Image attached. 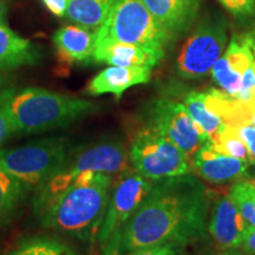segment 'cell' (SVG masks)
I'll return each mask as SVG.
<instances>
[{"mask_svg": "<svg viewBox=\"0 0 255 255\" xmlns=\"http://www.w3.org/2000/svg\"><path fill=\"white\" fill-rule=\"evenodd\" d=\"M208 191L193 175L152 182L131 218L103 245V252H127L162 245L184 247L205 237Z\"/></svg>", "mask_w": 255, "mask_h": 255, "instance_id": "1", "label": "cell"}, {"mask_svg": "<svg viewBox=\"0 0 255 255\" xmlns=\"http://www.w3.org/2000/svg\"><path fill=\"white\" fill-rule=\"evenodd\" d=\"M111 186L113 175L85 174L44 210L40 225L82 241L97 240Z\"/></svg>", "mask_w": 255, "mask_h": 255, "instance_id": "2", "label": "cell"}, {"mask_svg": "<svg viewBox=\"0 0 255 255\" xmlns=\"http://www.w3.org/2000/svg\"><path fill=\"white\" fill-rule=\"evenodd\" d=\"M4 111L13 133L25 135L68 127L94 113L90 101L41 88H6L0 94Z\"/></svg>", "mask_w": 255, "mask_h": 255, "instance_id": "3", "label": "cell"}, {"mask_svg": "<svg viewBox=\"0 0 255 255\" xmlns=\"http://www.w3.org/2000/svg\"><path fill=\"white\" fill-rule=\"evenodd\" d=\"M128 161L129 154L120 142H101L70 149L62 164L34 190V214L39 218L57 196L85 174H121L129 168Z\"/></svg>", "mask_w": 255, "mask_h": 255, "instance_id": "4", "label": "cell"}, {"mask_svg": "<svg viewBox=\"0 0 255 255\" xmlns=\"http://www.w3.org/2000/svg\"><path fill=\"white\" fill-rule=\"evenodd\" d=\"M171 39L142 0H114L107 19L97 31V41H121L161 50Z\"/></svg>", "mask_w": 255, "mask_h": 255, "instance_id": "5", "label": "cell"}, {"mask_svg": "<svg viewBox=\"0 0 255 255\" xmlns=\"http://www.w3.org/2000/svg\"><path fill=\"white\" fill-rule=\"evenodd\" d=\"M69 150L68 141L59 137L0 149V168L17 178L27 191L36 190L62 164Z\"/></svg>", "mask_w": 255, "mask_h": 255, "instance_id": "6", "label": "cell"}, {"mask_svg": "<svg viewBox=\"0 0 255 255\" xmlns=\"http://www.w3.org/2000/svg\"><path fill=\"white\" fill-rule=\"evenodd\" d=\"M129 161L133 170L151 181L182 176L189 171L187 155L150 124L132 137Z\"/></svg>", "mask_w": 255, "mask_h": 255, "instance_id": "7", "label": "cell"}, {"mask_svg": "<svg viewBox=\"0 0 255 255\" xmlns=\"http://www.w3.org/2000/svg\"><path fill=\"white\" fill-rule=\"evenodd\" d=\"M152 182L130 168L119 174L111 186L107 210L98 233L97 241L102 246L139 208L150 191Z\"/></svg>", "mask_w": 255, "mask_h": 255, "instance_id": "8", "label": "cell"}, {"mask_svg": "<svg viewBox=\"0 0 255 255\" xmlns=\"http://www.w3.org/2000/svg\"><path fill=\"white\" fill-rule=\"evenodd\" d=\"M227 34L219 23H207L197 27L183 44L176 60V70L186 79H201L212 71L222 56Z\"/></svg>", "mask_w": 255, "mask_h": 255, "instance_id": "9", "label": "cell"}, {"mask_svg": "<svg viewBox=\"0 0 255 255\" xmlns=\"http://www.w3.org/2000/svg\"><path fill=\"white\" fill-rule=\"evenodd\" d=\"M149 124L168 137L191 158L208 139L196 126L186 107L170 100H157L150 108Z\"/></svg>", "mask_w": 255, "mask_h": 255, "instance_id": "10", "label": "cell"}, {"mask_svg": "<svg viewBox=\"0 0 255 255\" xmlns=\"http://www.w3.org/2000/svg\"><path fill=\"white\" fill-rule=\"evenodd\" d=\"M254 53L245 37L234 34L227 50L212 69L213 79L222 91L237 98L241 90L242 76L254 59Z\"/></svg>", "mask_w": 255, "mask_h": 255, "instance_id": "11", "label": "cell"}, {"mask_svg": "<svg viewBox=\"0 0 255 255\" xmlns=\"http://www.w3.org/2000/svg\"><path fill=\"white\" fill-rule=\"evenodd\" d=\"M247 226L229 194L215 200L207 229L222 251L238 250Z\"/></svg>", "mask_w": 255, "mask_h": 255, "instance_id": "12", "label": "cell"}, {"mask_svg": "<svg viewBox=\"0 0 255 255\" xmlns=\"http://www.w3.org/2000/svg\"><path fill=\"white\" fill-rule=\"evenodd\" d=\"M191 159L196 173L203 180L215 184H225L242 180L247 175L250 165L247 162L223 155L215 150L209 141L203 143Z\"/></svg>", "mask_w": 255, "mask_h": 255, "instance_id": "13", "label": "cell"}, {"mask_svg": "<svg viewBox=\"0 0 255 255\" xmlns=\"http://www.w3.org/2000/svg\"><path fill=\"white\" fill-rule=\"evenodd\" d=\"M164 50L152 49L136 44L101 40L96 43L94 60L111 66L154 69L163 59Z\"/></svg>", "mask_w": 255, "mask_h": 255, "instance_id": "14", "label": "cell"}, {"mask_svg": "<svg viewBox=\"0 0 255 255\" xmlns=\"http://www.w3.org/2000/svg\"><path fill=\"white\" fill-rule=\"evenodd\" d=\"M155 20L176 38L186 32L196 19L199 0H142Z\"/></svg>", "mask_w": 255, "mask_h": 255, "instance_id": "15", "label": "cell"}, {"mask_svg": "<svg viewBox=\"0 0 255 255\" xmlns=\"http://www.w3.org/2000/svg\"><path fill=\"white\" fill-rule=\"evenodd\" d=\"M150 76L151 69L148 68L109 66L102 70L89 82L85 91L90 96L113 94L116 100H120L128 89L148 83Z\"/></svg>", "mask_w": 255, "mask_h": 255, "instance_id": "16", "label": "cell"}, {"mask_svg": "<svg viewBox=\"0 0 255 255\" xmlns=\"http://www.w3.org/2000/svg\"><path fill=\"white\" fill-rule=\"evenodd\" d=\"M52 39L59 56L66 62L88 63L94 59L97 32L79 25H68L59 28Z\"/></svg>", "mask_w": 255, "mask_h": 255, "instance_id": "17", "label": "cell"}, {"mask_svg": "<svg viewBox=\"0 0 255 255\" xmlns=\"http://www.w3.org/2000/svg\"><path fill=\"white\" fill-rule=\"evenodd\" d=\"M39 57L38 49L30 40L18 36L5 24H0V71L33 65Z\"/></svg>", "mask_w": 255, "mask_h": 255, "instance_id": "18", "label": "cell"}, {"mask_svg": "<svg viewBox=\"0 0 255 255\" xmlns=\"http://www.w3.org/2000/svg\"><path fill=\"white\" fill-rule=\"evenodd\" d=\"M205 103L207 109L218 116L222 123L235 128L252 124L254 114L247 107L246 102L233 97L225 91L218 89L206 91Z\"/></svg>", "mask_w": 255, "mask_h": 255, "instance_id": "19", "label": "cell"}, {"mask_svg": "<svg viewBox=\"0 0 255 255\" xmlns=\"http://www.w3.org/2000/svg\"><path fill=\"white\" fill-rule=\"evenodd\" d=\"M114 0H68L66 15L76 25L94 32L100 30Z\"/></svg>", "mask_w": 255, "mask_h": 255, "instance_id": "20", "label": "cell"}, {"mask_svg": "<svg viewBox=\"0 0 255 255\" xmlns=\"http://www.w3.org/2000/svg\"><path fill=\"white\" fill-rule=\"evenodd\" d=\"M183 105L196 126L200 128L201 131L206 136V138L210 139L218 133L221 127V120L214 114H212L207 109L205 103V92L193 91L189 92L184 98Z\"/></svg>", "mask_w": 255, "mask_h": 255, "instance_id": "21", "label": "cell"}, {"mask_svg": "<svg viewBox=\"0 0 255 255\" xmlns=\"http://www.w3.org/2000/svg\"><path fill=\"white\" fill-rule=\"evenodd\" d=\"M8 255H82L69 244L52 237L25 239Z\"/></svg>", "mask_w": 255, "mask_h": 255, "instance_id": "22", "label": "cell"}, {"mask_svg": "<svg viewBox=\"0 0 255 255\" xmlns=\"http://www.w3.org/2000/svg\"><path fill=\"white\" fill-rule=\"evenodd\" d=\"M26 191L17 178L0 168V225L13 216Z\"/></svg>", "mask_w": 255, "mask_h": 255, "instance_id": "23", "label": "cell"}, {"mask_svg": "<svg viewBox=\"0 0 255 255\" xmlns=\"http://www.w3.org/2000/svg\"><path fill=\"white\" fill-rule=\"evenodd\" d=\"M209 142L214 146L215 150L221 154L232 156L251 164L248 149L239 135L238 128L222 123L218 133Z\"/></svg>", "mask_w": 255, "mask_h": 255, "instance_id": "24", "label": "cell"}, {"mask_svg": "<svg viewBox=\"0 0 255 255\" xmlns=\"http://www.w3.org/2000/svg\"><path fill=\"white\" fill-rule=\"evenodd\" d=\"M229 196L248 225L255 227V182L239 180L229 190Z\"/></svg>", "mask_w": 255, "mask_h": 255, "instance_id": "25", "label": "cell"}, {"mask_svg": "<svg viewBox=\"0 0 255 255\" xmlns=\"http://www.w3.org/2000/svg\"><path fill=\"white\" fill-rule=\"evenodd\" d=\"M181 248L175 245H162L142 250L127 252V253H116V252H102V255H178Z\"/></svg>", "mask_w": 255, "mask_h": 255, "instance_id": "26", "label": "cell"}, {"mask_svg": "<svg viewBox=\"0 0 255 255\" xmlns=\"http://www.w3.org/2000/svg\"><path fill=\"white\" fill-rule=\"evenodd\" d=\"M231 13L238 17L252 15L255 12V0H219Z\"/></svg>", "mask_w": 255, "mask_h": 255, "instance_id": "27", "label": "cell"}, {"mask_svg": "<svg viewBox=\"0 0 255 255\" xmlns=\"http://www.w3.org/2000/svg\"><path fill=\"white\" fill-rule=\"evenodd\" d=\"M255 92V57L253 62L250 65L246 71H245L244 76H242V83H241V90L237 96L239 100L246 102L251 98V96Z\"/></svg>", "mask_w": 255, "mask_h": 255, "instance_id": "28", "label": "cell"}, {"mask_svg": "<svg viewBox=\"0 0 255 255\" xmlns=\"http://www.w3.org/2000/svg\"><path fill=\"white\" fill-rule=\"evenodd\" d=\"M239 135L245 142L248 154H250L251 164H255V128L253 124H244V126L238 127Z\"/></svg>", "mask_w": 255, "mask_h": 255, "instance_id": "29", "label": "cell"}, {"mask_svg": "<svg viewBox=\"0 0 255 255\" xmlns=\"http://www.w3.org/2000/svg\"><path fill=\"white\" fill-rule=\"evenodd\" d=\"M240 250L247 255H255V227L248 225L245 232L244 239L240 245Z\"/></svg>", "mask_w": 255, "mask_h": 255, "instance_id": "30", "label": "cell"}, {"mask_svg": "<svg viewBox=\"0 0 255 255\" xmlns=\"http://www.w3.org/2000/svg\"><path fill=\"white\" fill-rule=\"evenodd\" d=\"M45 7L57 17H64L68 11V0H41Z\"/></svg>", "mask_w": 255, "mask_h": 255, "instance_id": "31", "label": "cell"}, {"mask_svg": "<svg viewBox=\"0 0 255 255\" xmlns=\"http://www.w3.org/2000/svg\"><path fill=\"white\" fill-rule=\"evenodd\" d=\"M11 135H13V129H12L11 123H9L4 111L0 109V149H1L2 144L11 137Z\"/></svg>", "mask_w": 255, "mask_h": 255, "instance_id": "32", "label": "cell"}, {"mask_svg": "<svg viewBox=\"0 0 255 255\" xmlns=\"http://www.w3.org/2000/svg\"><path fill=\"white\" fill-rule=\"evenodd\" d=\"M245 37H246L248 44H250L251 49H252V51H253V53L255 56V27L251 32H248V33L245 34Z\"/></svg>", "mask_w": 255, "mask_h": 255, "instance_id": "33", "label": "cell"}, {"mask_svg": "<svg viewBox=\"0 0 255 255\" xmlns=\"http://www.w3.org/2000/svg\"><path fill=\"white\" fill-rule=\"evenodd\" d=\"M6 12H7V7H6L5 2L0 0V24H5Z\"/></svg>", "mask_w": 255, "mask_h": 255, "instance_id": "34", "label": "cell"}, {"mask_svg": "<svg viewBox=\"0 0 255 255\" xmlns=\"http://www.w3.org/2000/svg\"><path fill=\"white\" fill-rule=\"evenodd\" d=\"M7 87V78H6V76L4 73H1L0 71V94H1L2 90H5Z\"/></svg>", "mask_w": 255, "mask_h": 255, "instance_id": "35", "label": "cell"}, {"mask_svg": "<svg viewBox=\"0 0 255 255\" xmlns=\"http://www.w3.org/2000/svg\"><path fill=\"white\" fill-rule=\"evenodd\" d=\"M246 104H247V107L251 109L252 113L255 114V92L251 96L250 100L246 101Z\"/></svg>", "mask_w": 255, "mask_h": 255, "instance_id": "36", "label": "cell"}, {"mask_svg": "<svg viewBox=\"0 0 255 255\" xmlns=\"http://www.w3.org/2000/svg\"><path fill=\"white\" fill-rule=\"evenodd\" d=\"M219 255H245V254L237 250H225V251H222Z\"/></svg>", "mask_w": 255, "mask_h": 255, "instance_id": "37", "label": "cell"}, {"mask_svg": "<svg viewBox=\"0 0 255 255\" xmlns=\"http://www.w3.org/2000/svg\"><path fill=\"white\" fill-rule=\"evenodd\" d=\"M252 124H253L254 128H255V114L253 115V119H252Z\"/></svg>", "mask_w": 255, "mask_h": 255, "instance_id": "38", "label": "cell"}, {"mask_svg": "<svg viewBox=\"0 0 255 255\" xmlns=\"http://www.w3.org/2000/svg\"><path fill=\"white\" fill-rule=\"evenodd\" d=\"M0 255H7V254H0Z\"/></svg>", "mask_w": 255, "mask_h": 255, "instance_id": "39", "label": "cell"}]
</instances>
